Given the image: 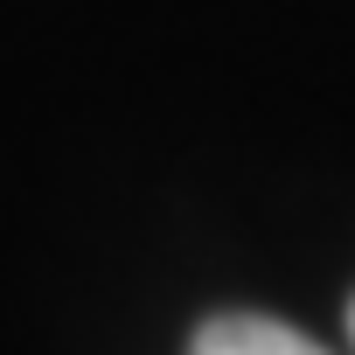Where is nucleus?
I'll return each mask as SVG.
<instances>
[{"mask_svg": "<svg viewBox=\"0 0 355 355\" xmlns=\"http://www.w3.org/2000/svg\"><path fill=\"white\" fill-rule=\"evenodd\" d=\"M348 341H355V306H348Z\"/></svg>", "mask_w": 355, "mask_h": 355, "instance_id": "2", "label": "nucleus"}, {"mask_svg": "<svg viewBox=\"0 0 355 355\" xmlns=\"http://www.w3.org/2000/svg\"><path fill=\"white\" fill-rule=\"evenodd\" d=\"M189 355H327V348L306 341L286 320H265V313H216V320L196 327Z\"/></svg>", "mask_w": 355, "mask_h": 355, "instance_id": "1", "label": "nucleus"}]
</instances>
